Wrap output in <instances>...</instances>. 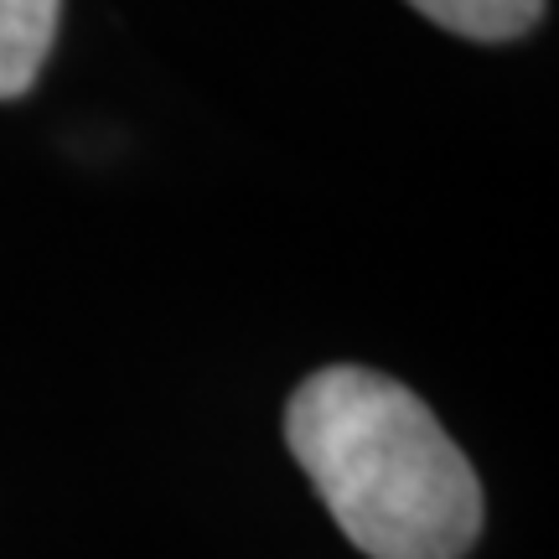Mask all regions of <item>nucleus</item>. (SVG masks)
<instances>
[{"instance_id": "obj_1", "label": "nucleus", "mask_w": 559, "mask_h": 559, "mask_svg": "<svg viewBox=\"0 0 559 559\" xmlns=\"http://www.w3.org/2000/svg\"><path fill=\"white\" fill-rule=\"evenodd\" d=\"M285 445L368 559H461L481 481L436 409L389 373L332 362L285 404Z\"/></svg>"}, {"instance_id": "obj_2", "label": "nucleus", "mask_w": 559, "mask_h": 559, "mask_svg": "<svg viewBox=\"0 0 559 559\" xmlns=\"http://www.w3.org/2000/svg\"><path fill=\"white\" fill-rule=\"evenodd\" d=\"M62 0H0V99L32 94L58 41Z\"/></svg>"}, {"instance_id": "obj_3", "label": "nucleus", "mask_w": 559, "mask_h": 559, "mask_svg": "<svg viewBox=\"0 0 559 559\" xmlns=\"http://www.w3.org/2000/svg\"><path fill=\"white\" fill-rule=\"evenodd\" d=\"M409 5L466 41H519L544 16V0H409Z\"/></svg>"}]
</instances>
